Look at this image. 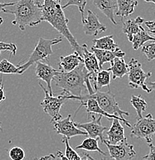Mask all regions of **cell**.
<instances>
[{"label": "cell", "mask_w": 155, "mask_h": 160, "mask_svg": "<svg viewBox=\"0 0 155 160\" xmlns=\"http://www.w3.org/2000/svg\"><path fill=\"white\" fill-rule=\"evenodd\" d=\"M60 1L45 0L42 8L41 22H47L69 42L74 52L83 57L82 46H80L68 27L69 20L66 19L60 5Z\"/></svg>", "instance_id": "1"}, {"label": "cell", "mask_w": 155, "mask_h": 160, "mask_svg": "<svg viewBox=\"0 0 155 160\" xmlns=\"http://www.w3.org/2000/svg\"><path fill=\"white\" fill-rule=\"evenodd\" d=\"M43 2L40 0H21L9 6V9H5L3 12L14 15L15 19L12 23L17 26L22 31H25L26 26H37L41 22Z\"/></svg>", "instance_id": "2"}, {"label": "cell", "mask_w": 155, "mask_h": 160, "mask_svg": "<svg viewBox=\"0 0 155 160\" xmlns=\"http://www.w3.org/2000/svg\"><path fill=\"white\" fill-rule=\"evenodd\" d=\"M90 74L85 69L83 63L80 65L76 69L70 72L59 71L53 79L56 86L62 89V92L68 96L80 97L83 93L87 92L86 80L89 79Z\"/></svg>", "instance_id": "3"}, {"label": "cell", "mask_w": 155, "mask_h": 160, "mask_svg": "<svg viewBox=\"0 0 155 160\" xmlns=\"http://www.w3.org/2000/svg\"><path fill=\"white\" fill-rule=\"evenodd\" d=\"M62 41L63 39L61 37L53 39H46L43 37L39 38L36 43V46H35V49H33V52L29 56L27 62L23 64L19 63L17 66L20 75L23 74L31 66L38 62H41L42 60L49 61V57L53 54V46L61 42Z\"/></svg>", "instance_id": "4"}, {"label": "cell", "mask_w": 155, "mask_h": 160, "mask_svg": "<svg viewBox=\"0 0 155 160\" xmlns=\"http://www.w3.org/2000/svg\"><path fill=\"white\" fill-rule=\"evenodd\" d=\"M39 86L43 90L45 97L40 102L41 106L43 107L45 113L49 115L51 117V122L59 121L62 119V115L60 114V109L63 104L67 100V94L62 92L57 96H50L47 89L43 86L40 82H39Z\"/></svg>", "instance_id": "5"}, {"label": "cell", "mask_w": 155, "mask_h": 160, "mask_svg": "<svg viewBox=\"0 0 155 160\" xmlns=\"http://www.w3.org/2000/svg\"><path fill=\"white\" fill-rule=\"evenodd\" d=\"M90 98L97 102L100 107L103 111L111 116L124 118V116H129V112H125L120 108L119 104L116 100V96L111 90L107 92H101V90L95 91L93 95H88Z\"/></svg>", "instance_id": "6"}, {"label": "cell", "mask_w": 155, "mask_h": 160, "mask_svg": "<svg viewBox=\"0 0 155 160\" xmlns=\"http://www.w3.org/2000/svg\"><path fill=\"white\" fill-rule=\"evenodd\" d=\"M127 66L129 87L134 89L141 88L146 92L151 93V90L147 86V80L151 78L152 72H145L142 69L141 62L134 58L131 59Z\"/></svg>", "instance_id": "7"}, {"label": "cell", "mask_w": 155, "mask_h": 160, "mask_svg": "<svg viewBox=\"0 0 155 160\" xmlns=\"http://www.w3.org/2000/svg\"><path fill=\"white\" fill-rule=\"evenodd\" d=\"M154 133L155 119L153 117L152 114L149 113L141 119H137L134 126L131 128V136L137 139H143L151 144Z\"/></svg>", "instance_id": "8"}, {"label": "cell", "mask_w": 155, "mask_h": 160, "mask_svg": "<svg viewBox=\"0 0 155 160\" xmlns=\"http://www.w3.org/2000/svg\"><path fill=\"white\" fill-rule=\"evenodd\" d=\"M88 119H90L91 121L86 123L75 122V125L79 129H84L83 131L86 132L90 138L101 140L103 143L104 141L103 136V132L108 129V128L101 124L102 116H99L96 117L94 114H88Z\"/></svg>", "instance_id": "9"}, {"label": "cell", "mask_w": 155, "mask_h": 160, "mask_svg": "<svg viewBox=\"0 0 155 160\" xmlns=\"http://www.w3.org/2000/svg\"><path fill=\"white\" fill-rule=\"evenodd\" d=\"M103 143L107 148L110 157L114 160H132L136 156L134 146L127 139L116 145L108 144L105 141Z\"/></svg>", "instance_id": "10"}, {"label": "cell", "mask_w": 155, "mask_h": 160, "mask_svg": "<svg viewBox=\"0 0 155 160\" xmlns=\"http://www.w3.org/2000/svg\"><path fill=\"white\" fill-rule=\"evenodd\" d=\"M53 124L55 131L68 139L77 136H87L86 132L76 127L71 115H68L67 117L59 121L54 122Z\"/></svg>", "instance_id": "11"}, {"label": "cell", "mask_w": 155, "mask_h": 160, "mask_svg": "<svg viewBox=\"0 0 155 160\" xmlns=\"http://www.w3.org/2000/svg\"><path fill=\"white\" fill-rule=\"evenodd\" d=\"M58 72H59V70L53 69L48 63L43 62H38L36 63L35 73H36V77L39 80L44 81L46 82V89L49 92L50 96H53V89H52V81Z\"/></svg>", "instance_id": "12"}, {"label": "cell", "mask_w": 155, "mask_h": 160, "mask_svg": "<svg viewBox=\"0 0 155 160\" xmlns=\"http://www.w3.org/2000/svg\"><path fill=\"white\" fill-rule=\"evenodd\" d=\"M83 30L87 36H96L106 31V27L100 22L98 16L91 10H87V16L83 22Z\"/></svg>", "instance_id": "13"}, {"label": "cell", "mask_w": 155, "mask_h": 160, "mask_svg": "<svg viewBox=\"0 0 155 160\" xmlns=\"http://www.w3.org/2000/svg\"><path fill=\"white\" fill-rule=\"evenodd\" d=\"M124 129L121 122L117 119H113L111 128L106 131V139L104 141L111 145H116L126 140Z\"/></svg>", "instance_id": "14"}, {"label": "cell", "mask_w": 155, "mask_h": 160, "mask_svg": "<svg viewBox=\"0 0 155 160\" xmlns=\"http://www.w3.org/2000/svg\"><path fill=\"white\" fill-rule=\"evenodd\" d=\"M59 60V71L63 72H72L80 65L83 63V57H81L76 52L69 56H60Z\"/></svg>", "instance_id": "15"}, {"label": "cell", "mask_w": 155, "mask_h": 160, "mask_svg": "<svg viewBox=\"0 0 155 160\" xmlns=\"http://www.w3.org/2000/svg\"><path fill=\"white\" fill-rule=\"evenodd\" d=\"M83 49V66L85 69L92 76L96 75L100 71L101 68L99 66V62L96 59V56L93 52L88 50V47L86 44L82 45Z\"/></svg>", "instance_id": "16"}, {"label": "cell", "mask_w": 155, "mask_h": 160, "mask_svg": "<svg viewBox=\"0 0 155 160\" xmlns=\"http://www.w3.org/2000/svg\"><path fill=\"white\" fill-rule=\"evenodd\" d=\"M93 3L111 20L113 24H117L114 19V11L117 9V2L116 0H94Z\"/></svg>", "instance_id": "17"}, {"label": "cell", "mask_w": 155, "mask_h": 160, "mask_svg": "<svg viewBox=\"0 0 155 160\" xmlns=\"http://www.w3.org/2000/svg\"><path fill=\"white\" fill-rule=\"evenodd\" d=\"M122 22L123 32L126 34L130 42H132L134 36L141 30V24L144 22V19L138 16L135 19H127L125 21L122 20Z\"/></svg>", "instance_id": "18"}, {"label": "cell", "mask_w": 155, "mask_h": 160, "mask_svg": "<svg viewBox=\"0 0 155 160\" xmlns=\"http://www.w3.org/2000/svg\"><path fill=\"white\" fill-rule=\"evenodd\" d=\"M91 49H92L93 53L95 55L98 62H99V66L101 69L103 67L105 63H111L116 58H124L125 55H126L125 52L121 51V50L118 52H111L95 49L93 46L91 47Z\"/></svg>", "instance_id": "19"}, {"label": "cell", "mask_w": 155, "mask_h": 160, "mask_svg": "<svg viewBox=\"0 0 155 160\" xmlns=\"http://www.w3.org/2000/svg\"><path fill=\"white\" fill-rule=\"evenodd\" d=\"M112 73V79H121L128 73V66L124 58H116L111 62V67L107 69Z\"/></svg>", "instance_id": "20"}, {"label": "cell", "mask_w": 155, "mask_h": 160, "mask_svg": "<svg viewBox=\"0 0 155 160\" xmlns=\"http://www.w3.org/2000/svg\"><path fill=\"white\" fill-rule=\"evenodd\" d=\"M93 47H94L95 49L111 52L121 51V49L118 47V45L115 42L114 36L112 35L103 36L99 39H94L93 40Z\"/></svg>", "instance_id": "21"}, {"label": "cell", "mask_w": 155, "mask_h": 160, "mask_svg": "<svg viewBox=\"0 0 155 160\" xmlns=\"http://www.w3.org/2000/svg\"><path fill=\"white\" fill-rule=\"evenodd\" d=\"M117 11L116 15L121 19L127 17L134 12L135 8L138 5L137 1L134 0H117Z\"/></svg>", "instance_id": "22"}, {"label": "cell", "mask_w": 155, "mask_h": 160, "mask_svg": "<svg viewBox=\"0 0 155 160\" xmlns=\"http://www.w3.org/2000/svg\"><path fill=\"white\" fill-rule=\"evenodd\" d=\"M111 82V73L107 69H102L96 74L95 82L93 88L95 91H98L103 87H109Z\"/></svg>", "instance_id": "23"}, {"label": "cell", "mask_w": 155, "mask_h": 160, "mask_svg": "<svg viewBox=\"0 0 155 160\" xmlns=\"http://www.w3.org/2000/svg\"><path fill=\"white\" fill-rule=\"evenodd\" d=\"M148 41H152L155 42V37L150 36L147 32H146V30L144 29L142 26L141 27V30H140L139 32L137 34H136L134 36L132 40V47L134 50L139 49L140 48L142 47L144 45L145 42Z\"/></svg>", "instance_id": "24"}, {"label": "cell", "mask_w": 155, "mask_h": 160, "mask_svg": "<svg viewBox=\"0 0 155 160\" xmlns=\"http://www.w3.org/2000/svg\"><path fill=\"white\" fill-rule=\"evenodd\" d=\"M98 140L96 139H92V138H86L82 142L80 145L76 146L77 149H83L86 150L88 152H97L101 155H103V156H106V153L103 152L102 149L100 148L99 143H98Z\"/></svg>", "instance_id": "25"}, {"label": "cell", "mask_w": 155, "mask_h": 160, "mask_svg": "<svg viewBox=\"0 0 155 160\" xmlns=\"http://www.w3.org/2000/svg\"><path fill=\"white\" fill-rule=\"evenodd\" d=\"M131 103L134 108L137 115V119L143 117L142 113L147 109V103L141 96H131Z\"/></svg>", "instance_id": "26"}, {"label": "cell", "mask_w": 155, "mask_h": 160, "mask_svg": "<svg viewBox=\"0 0 155 160\" xmlns=\"http://www.w3.org/2000/svg\"><path fill=\"white\" fill-rule=\"evenodd\" d=\"M0 73L1 74H19L20 75L18 66H16L7 59L0 62Z\"/></svg>", "instance_id": "27"}, {"label": "cell", "mask_w": 155, "mask_h": 160, "mask_svg": "<svg viewBox=\"0 0 155 160\" xmlns=\"http://www.w3.org/2000/svg\"><path fill=\"white\" fill-rule=\"evenodd\" d=\"M62 142L65 144V156L69 160H81V157L77 152L70 146L69 139L63 137Z\"/></svg>", "instance_id": "28"}, {"label": "cell", "mask_w": 155, "mask_h": 160, "mask_svg": "<svg viewBox=\"0 0 155 160\" xmlns=\"http://www.w3.org/2000/svg\"><path fill=\"white\" fill-rule=\"evenodd\" d=\"M87 2L86 0H69L64 6H62V9H65L66 8L69 7V6H75L76 7H78L80 12L81 14V19H82V22L84 21L85 17H84V9L85 6H86Z\"/></svg>", "instance_id": "29"}, {"label": "cell", "mask_w": 155, "mask_h": 160, "mask_svg": "<svg viewBox=\"0 0 155 160\" xmlns=\"http://www.w3.org/2000/svg\"><path fill=\"white\" fill-rule=\"evenodd\" d=\"M141 52L145 55L149 62L155 59V42L145 44L141 47Z\"/></svg>", "instance_id": "30"}, {"label": "cell", "mask_w": 155, "mask_h": 160, "mask_svg": "<svg viewBox=\"0 0 155 160\" xmlns=\"http://www.w3.org/2000/svg\"><path fill=\"white\" fill-rule=\"evenodd\" d=\"M25 156L24 150L19 146H14L9 151V156L12 160H23Z\"/></svg>", "instance_id": "31"}, {"label": "cell", "mask_w": 155, "mask_h": 160, "mask_svg": "<svg viewBox=\"0 0 155 160\" xmlns=\"http://www.w3.org/2000/svg\"><path fill=\"white\" fill-rule=\"evenodd\" d=\"M8 51L13 54V56H15L17 51V46L14 43H7L4 42H0V55L2 52Z\"/></svg>", "instance_id": "32"}, {"label": "cell", "mask_w": 155, "mask_h": 160, "mask_svg": "<svg viewBox=\"0 0 155 160\" xmlns=\"http://www.w3.org/2000/svg\"><path fill=\"white\" fill-rule=\"evenodd\" d=\"M150 152L146 156H143L141 160H155V146L151 143L149 144Z\"/></svg>", "instance_id": "33"}, {"label": "cell", "mask_w": 155, "mask_h": 160, "mask_svg": "<svg viewBox=\"0 0 155 160\" xmlns=\"http://www.w3.org/2000/svg\"><path fill=\"white\" fill-rule=\"evenodd\" d=\"M144 25L147 27L148 32L155 36V21L145 22Z\"/></svg>", "instance_id": "34"}, {"label": "cell", "mask_w": 155, "mask_h": 160, "mask_svg": "<svg viewBox=\"0 0 155 160\" xmlns=\"http://www.w3.org/2000/svg\"><path fill=\"white\" fill-rule=\"evenodd\" d=\"M33 160H56V156L55 154L51 153V154L47 155V156H44L40 158L36 157L34 158V159Z\"/></svg>", "instance_id": "35"}, {"label": "cell", "mask_w": 155, "mask_h": 160, "mask_svg": "<svg viewBox=\"0 0 155 160\" xmlns=\"http://www.w3.org/2000/svg\"><path fill=\"white\" fill-rule=\"evenodd\" d=\"M5 99H6V96H5L4 88H3V79H2V77H0V102Z\"/></svg>", "instance_id": "36"}, {"label": "cell", "mask_w": 155, "mask_h": 160, "mask_svg": "<svg viewBox=\"0 0 155 160\" xmlns=\"http://www.w3.org/2000/svg\"><path fill=\"white\" fill-rule=\"evenodd\" d=\"M16 2H6V3H2L0 2V12H3V10L6 9V7H9V6H13Z\"/></svg>", "instance_id": "37"}, {"label": "cell", "mask_w": 155, "mask_h": 160, "mask_svg": "<svg viewBox=\"0 0 155 160\" xmlns=\"http://www.w3.org/2000/svg\"><path fill=\"white\" fill-rule=\"evenodd\" d=\"M56 157H59V159H60V160H69L66 157V156H65L64 154H63L62 152H60V151L56 152Z\"/></svg>", "instance_id": "38"}, {"label": "cell", "mask_w": 155, "mask_h": 160, "mask_svg": "<svg viewBox=\"0 0 155 160\" xmlns=\"http://www.w3.org/2000/svg\"><path fill=\"white\" fill-rule=\"evenodd\" d=\"M147 87L151 90V92L154 91V90L155 91V82H149L147 84Z\"/></svg>", "instance_id": "39"}, {"label": "cell", "mask_w": 155, "mask_h": 160, "mask_svg": "<svg viewBox=\"0 0 155 160\" xmlns=\"http://www.w3.org/2000/svg\"><path fill=\"white\" fill-rule=\"evenodd\" d=\"M84 156H86V157H87V159H89V160H96L95 159H93L92 156H90V155L88 154V153H84Z\"/></svg>", "instance_id": "40"}, {"label": "cell", "mask_w": 155, "mask_h": 160, "mask_svg": "<svg viewBox=\"0 0 155 160\" xmlns=\"http://www.w3.org/2000/svg\"><path fill=\"white\" fill-rule=\"evenodd\" d=\"M81 160H89V159H87V157H86V156H85L84 155H83V157L81 158Z\"/></svg>", "instance_id": "41"}, {"label": "cell", "mask_w": 155, "mask_h": 160, "mask_svg": "<svg viewBox=\"0 0 155 160\" xmlns=\"http://www.w3.org/2000/svg\"><path fill=\"white\" fill-rule=\"evenodd\" d=\"M3 23V19L2 17H0V26Z\"/></svg>", "instance_id": "42"}, {"label": "cell", "mask_w": 155, "mask_h": 160, "mask_svg": "<svg viewBox=\"0 0 155 160\" xmlns=\"http://www.w3.org/2000/svg\"><path fill=\"white\" fill-rule=\"evenodd\" d=\"M2 125H3V122L0 121V131H3V127H2Z\"/></svg>", "instance_id": "43"}, {"label": "cell", "mask_w": 155, "mask_h": 160, "mask_svg": "<svg viewBox=\"0 0 155 160\" xmlns=\"http://www.w3.org/2000/svg\"><path fill=\"white\" fill-rule=\"evenodd\" d=\"M147 2H149V3H154L155 4V1H148V0H147Z\"/></svg>", "instance_id": "44"}]
</instances>
